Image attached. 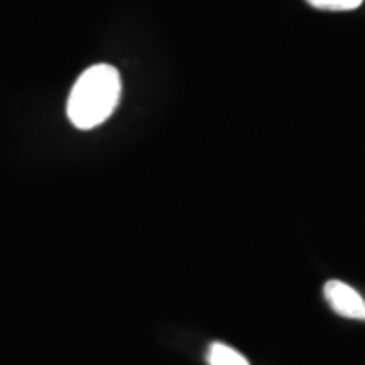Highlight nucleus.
I'll list each match as a JSON object with an SVG mask.
<instances>
[{
  "label": "nucleus",
  "mask_w": 365,
  "mask_h": 365,
  "mask_svg": "<svg viewBox=\"0 0 365 365\" xmlns=\"http://www.w3.org/2000/svg\"><path fill=\"white\" fill-rule=\"evenodd\" d=\"M122 96V79L116 67L91 66L73 83L67 100V116L79 130L104 124Z\"/></svg>",
  "instance_id": "f257e3e1"
},
{
  "label": "nucleus",
  "mask_w": 365,
  "mask_h": 365,
  "mask_svg": "<svg viewBox=\"0 0 365 365\" xmlns=\"http://www.w3.org/2000/svg\"><path fill=\"white\" fill-rule=\"evenodd\" d=\"M329 307L345 319L365 321V300L364 297L349 284L341 280H329L323 288Z\"/></svg>",
  "instance_id": "f03ea898"
},
{
  "label": "nucleus",
  "mask_w": 365,
  "mask_h": 365,
  "mask_svg": "<svg viewBox=\"0 0 365 365\" xmlns=\"http://www.w3.org/2000/svg\"><path fill=\"white\" fill-rule=\"evenodd\" d=\"M209 365H250V361L240 351L223 343H213L207 351Z\"/></svg>",
  "instance_id": "7ed1b4c3"
},
{
  "label": "nucleus",
  "mask_w": 365,
  "mask_h": 365,
  "mask_svg": "<svg viewBox=\"0 0 365 365\" xmlns=\"http://www.w3.org/2000/svg\"><path fill=\"white\" fill-rule=\"evenodd\" d=\"M313 9H319V11H355L361 6L364 0H307Z\"/></svg>",
  "instance_id": "20e7f679"
}]
</instances>
